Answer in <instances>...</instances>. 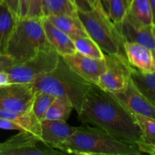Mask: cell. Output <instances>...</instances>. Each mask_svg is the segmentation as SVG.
I'll list each match as a JSON object with an SVG mask.
<instances>
[{
	"instance_id": "9a60e30c",
	"label": "cell",
	"mask_w": 155,
	"mask_h": 155,
	"mask_svg": "<svg viewBox=\"0 0 155 155\" xmlns=\"http://www.w3.org/2000/svg\"><path fill=\"white\" fill-rule=\"evenodd\" d=\"M42 24L48 45L52 47L59 55L62 57L77 52L74 40L66 33L51 24L45 17H43Z\"/></svg>"
},
{
	"instance_id": "4fadbf2b",
	"label": "cell",
	"mask_w": 155,
	"mask_h": 155,
	"mask_svg": "<svg viewBox=\"0 0 155 155\" xmlns=\"http://www.w3.org/2000/svg\"><path fill=\"white\" fill-rule=\"evenodd\" d=\"M77 129L67 124V121L43 120L41 121L40 141L44 145L58 150Z\"/></svg>"
},
{
	"instance_id": "5b68a950",
	"label": "cell",
	"mask_w": 155,
	"mask_h": 155,
	"mask_svg": "<svg viewBox=\"0 0 155 155\" xmlns=\"http://www.w3.org/2000/svg\"><path fill=\"white\" fill-rule=\"evenodd\" d=\"M77 15L89 37L98 44L104 54H121L126 56L124 39L101 4L91 11L78 10Z\"/></svg>"
},
{
	"instance_id": "1f68e13d",
	"label": "cell",
	"mask_w": 155,
	"mask_h": 155,
	"mask_svg": "<svg viewBox=\"0 0 155 155\" xmlns=\"http://www.w3.org/2000/svg\"><path fill=\"white\" fill-rule=\"evenodd\" d=\"M18 17V10H19V2L20 0H1Z\"/></svg>"
},
{
	"instance_id": "2e32d148",
	"label": "cell",
	"mask_w": 155,
	"mask_h": 155,
	"mask_svg": "<svg viewBox=\"0 0 155 155\" xmlns=\"http://www.w3.org/2000/svg\"><path fill=\"white\" fill-rule=\"evenodd\" d=\"M0 117L12 121L21 128V131L30 133L40 140L41 121L32 110L24 113H12L0 110Z\"/></svg>"
},
{
	"instance_id": "9c48e42d",
	"label": "cell",
	"mask_w": 155,
	"mask_h": 155,
	"mask_svg": "<svg viewBox=\"0 0 155 155\" xmlns=\"http://www.w3.org/2000/svg\"><path fill=\"white\" fill-rule=\"evenodd\" d=\"M41 141L24 131L12 136L0 143V155H54L63 154L52 148L39 145Z\"/></svg>"
},
{
	"instance_id": "44dd1931",
	"label": "cell",
	"mask_w": 155,
	"mask_h": 155,
	"mask_svg": "<svg viewBox=\"0 0 155 155\" xmlns=\"http://www.w3.org/2000/svg\"><path fill=\"white\" fill-rule=\"evenodd\" d=\"M77 8L71 0H42V14L49 15L77 16Z\"/></svg>"
},
{
	"instance_id": "52a82bcc",
	"label": "cell",
	"mask_w": 155,
	"mask_h": 155,
	"mask_svg": "<svg viewBox=\"0 0 155 155\" xmlns=\"http://www.w3.org/2000/svg\"><path fill=\"white\" fill-rule=\"evenodd\" d=\"M106 68L100 76L97 86L110 93L125 89L131 80L133 67L125 55L121 54H104Z\"/></svg>"
},
{
	"instance_id": "d6a6232c",
	"label": "cell",
	"mask_w": 155,
	"mask_h": 155,
	"mask_svg": "<svg viewBox=\"0 0 155 155\" xmlns=\"http://www.w3.org/2000/svg\"><path fill=\"white\" fill-rule=\"evenodd\" d=\"M14 64L13 60L9 57L8 54L0 53V65H4V66H9Z\"/></svg>"
},
{
	"instance_id": "f1b7e54d",
	"label": "cell",
	"mask_w": 155,
	"mask_h": 155,
	"mask_svg": "<svg viewBox=\"0 0 155 155\" xmlns=\"http://www.w3.org/2000/svg\"><path fill=\"white\" fill-rule=\"evenodd\" d=\"M0 129L5 130H18L21 131V128L17 124L9 120L0 117Z\"/></svg>"
},
{
	"instance_id": "6da1fadb",
	"label": "cell",
	"mask_w": 155,
	"mask_h": 155,
	"mask_svg": "<svg viewBox=\"0 0 155 155\" xmlns=\"http://www.w3.org/2000/svg\"><path fill=\"white\" fill-rule=\"evenodd\" d=\"M80 121L138 146L142 135L131 112L112 93L91 84L78 113Z\"/></svg>"
},
{
	"instance_id": "5bb4252c",
	"label": "cell",
	"mask_w": 155,
	"mask_h": 155,
	"mask_svg": "<svg viewBox=\"0 0 155 155\" xmlns=\"http://www.w3.org/2000/svg\"><path fill=\"white\" fill-rule=\"evenodd\" d=\"M126 58L130 64L142 73L155 71L152 50L136 42H124Z\"/></svg>"
},
{
	"instance_id": "d590c367",
	"label": "cell",
	"mask_w": 155,
	"mask_h": 155,
	"mask_svg": "<svg viewBox=\"0 0 155 155\" xmlns=\"http://www.w3.org/2000/svg\"><path fill=\"white\" fill-rule=\"evenodd\" d=\"M88 1L90 2V4L93 6V8H95L96 6H98V5L101 4L100 0H88Z\"/></svg>"
},
{
	"instance_id": "4dcf8cb0",
	"label": "cell",
	"mask_w": 155,
	"mask_h": 155,
	"mask_svg": "<svg viewBox=\"0 0 155 155\" xmlns=\"http://www.w3.org/2000/svg\"><path fill=\"white\" fill-rule=\"evenodd\" d=\"M30 0H20L18 18H25L27 16Z\"/></svg>"
},
{
	"instance_id": "277c9868",
	"label": "cell",
	"mask_w": 155,
	"mask_h": 155,
	"mask_svg": "<svg viewBox=\"0 0 155 155\" xmlns=\"http://www.w3.org/2000/svg\"><path fill=\"white\" fill-rule=\"evenodd\" d=\"M42 18H18L12 33L5 54L19 64L34 56L48 45L45 38Z\"/></svg>"
},
{
	"instance_id": "cb8c5ba5",
	"label": "cell",
	"mask_w": 155,
	"mask_h": 155,
	"mask_svg": "<svg viewBox=\"0 0 155 155\" xmlns=\"http://www.w3.org/2000/svg\"><path fill=\"white\" fill-rule=\"evenodd\" d=\"M131 114L142 132V137L140 142L155 143V119L133 112Z\"/></svg>"
},
{
	"instance_id": "7c38bea8",
	"label": "cell",
	"mask_w": 155,
	"mask_h": 155,
	"mask_svg": "<svg viewBox=\"0 0 155 155\" xmlns=\"http://www.w3.org/2000/svg\"><path fill=\"white\" fill-rule=\"evenodd\" d=\"M116 26L124 42H136L151 50L155 49L151 27H146L136 22L128 15Z\"/></svg>"
},
{
	"instance_id": "60d3db41",
	"label": "cell",
	"mask_w": 155,
	"mask_h": 155,
	"mask_svg": "<svg viewBox=\"0 0 155 155\" xmlns=\"http://www.w3.org/2000/svg\"><path fill=\"white\" fill-rule=\"evenodd\" d=\"M127 1H128V2H129V3H130V2H131V1H132V0H127Z\"/></svg>"
},
{
	"instance_id": "e0dca14e",
	"label": "cell",
	"mask_w": 155,
	"mask_h": 155,
	"mask_svg": "<svg viewBox=\"0 0 155 155\" xmlns=\"http://www.w3.org/2000/svg\"><path fill=\"white\" fill-rule=\"evenodd\" d=\"M51 24L66 33L73 40L83 36H88L87 32L77 16L49 15L45 17Z\"/></svg>"
},
{
	"instance_id": "603a6c76",
	"label": "cell",
	"mask_w": 155,
	"mask_h": 155,
	"mask_svg": "<svg viewBox=\"0 0 155 155\" xmlns=\"http://www.w3.org/2000/svg\"><path fill=\"white\" fill-rule=\"evenodd\" d=\"M77 52L92 58L104 59V53L91 37L83 36L74 40Z\"/></svg>"
},
{
	"instance_id": "83f0119b",
	"label": "cell",
	"mask_w": 155,
	"mask_h": 155,
	"mask_svg": "<svg viewBox=\"0 0 155 155\" xmlns=\"http://www.w3.org/2000/svg\"><path fill=\"white\" fill-rule=\"evenodd\" d=\"M138 148L141 152L143 154H148L155 155V143H149V142H139L138 144Z\"/></svg>"
},
{
	"instance_id": "b9f144b4",
	"label": "cell",
	"mask_w": 155,
	"mask_h": 155,
	"mask_svg": "<svg viewBox=\"0 0 155 155\" xmlns=\"http://www.w3.org/2000/svg\"></svg>"
},
{
	"instance_id": "7a4b0ae2",
	"label": "cell",
	"mask_w": 155,
	"mask_h": 155,
	"mask_svg": "<svg viewBox=\"0 0 155 155\" xmlns=\"http://www.w3.org/2000/svg\"><path fill=\"white\" fill-rule=\"evenodd\" d=\"M63 154L139 155L137 145L123 142L102 130L87 125L77 130L58 148Z\"/></svg>"
},
{
	"instance_id": "ba28073f",
	"label": "cell",
	"mask_w": 155,
	"mask_h": 155,
	"mask_svg": "<svg viewBox=\"0 0 155 155\" xmlns=\"http://www.w3.org/2000/svg\"><path fill=\"white\" fill-rule=\"evenodd\" d=\"M35 91L33 83H8L0 86V110L24 113L32 110Z\"/></svg>"
},
{
	"instance_id": "484cf974",
	"label": "cell",
	"mask_w": 155,
	"mask_h": 155,
	"mask_svg": "<svg viewBox=\"0 0 155 155\" xmlns=\"http://www.w3.org/2000/svg\"><path fill=\"white\" fill-rule=\"evenodd\" d=\"M129 6L127 0H107V14L114 24H119L125 18Z\"/></svg>"
},
{
	"instance_id": "8fae6325",
	"label": "cell",
	"mask_w": 155,
	"mask_h": 155,
	"mask_svg": "<svg viewBox=\"0 0 155 155\" xmlns=\"http://www.w3.org/2000/svg\"><path fill=\"white\" fill-rule=\"evenodd\" d=\"M112 94L130 112L155 119V104L139 92L131 80L125 89Z\"/></svg>"
},
{
	"instance_id": "d4e9b609",
	"label": "cell",
	"mask_w": 155,
	"mask_h": 155,
	"mask_svg": "<svg viewBox=\"0 0 155 155\" xmlns=\"http://www.w3.org/2000/svg\"><path fill=\"white\" fill-rule=\"evenodd\" d=\"M55 97L44 92H36L32 104V110L40 121L43 120L47 110Z\"/></svg>"
},
{
	"instance_id": "74e56055",
	"label": "cell",
	"mask_w": 155,
	"mask_h": 155,
	"mask_svg": "<svg viewBox=\"0 0 155 155\" xmlns=\"http://www.w3.org/2000/svg\"><path fill=\"white\" fill-rule=\"evenodd\" d=\"M151 30H152V34H153V37H154V45H155V24H153V25L151 26Z\"/></svg>"
},
{
	"instance_id": "f35d334b",
	"label": "cell",
	"mask_w": 155,
	"mask_h": 155,
	"mask_svg": "<svg viewBox=\"0 0 155 155\" xmlns=\"http://www.w3.org/2000/svg\"><path fill=\"white\" fill-rule=\"evenodd\" d=\"M152 54H153V59H154V63L155 66V49L152 50Z\"/></svg>"
},
{
	"instance_id": "d6986e66",
	"label": "cell",
	"mask_w": 155,
	"mask_h": 155,
	"mask_svg": "<svg viewBox=\"0 0 155 155\" xmlns=\"http://www.w3.org/2000/svg\"><path fill=\"white\" fill-rule=\"evenodd\" d=\"M130 77L139 92L155 104V71L145 74L132 68Z\"/></svg>"
},
{
	"instance_id": "ac0fdd59",
	"label": "cell",
	"mask_w": 155,
	"mask_h": 155,
	"mask_svg": "<svg viewBox=\"0 0 155 155\" xmlns=\"http://www.w3.org/2000/svg\"><path fill=\"white\" fill-rule=\"evenodd\" d=\"M18 18V15L0 0V53L5 54L8 42L15 29Z\"/></svg>"
},
{
	"instance_id": "ab89813d",
	"label": "cell",
	"mask_w": 155,
	"mask_h": 155,
	"mask_svg": "<svg viewBox=\"0 0 155 155\" xmlns=\"http://www.w3.org/2000/svg\"><path fill=\"white\" fill-rule=\"evenodd\" d=\"M8 66H4V65H0V71H2L5 68Z\"/></svg>"
},
{
	"instance_id": "30bf717a",
	"label": "cell",
	"mask_w": 155,
	"mask_h": 155,
	"mask_svg": "<svg viewBox=\"0 0 155 155\" xmlns=\"http://www.w3.org/2000/svg\"><path fill=\"white\" fill-rule=\"evenodd\" d=\"M61 58L74 73L90 84H98L100 76L105 71L104 58H92L77 51Z\"/></svg>"
},
{
	"instance_id": "e575fe53",
	"label": "cell",
	"mask_w": 155,
	"mask_h": 155,
	"mask_svg": "<svg viewBox=\"0 0 155 155\" xmlns=\"http://www.w3.org/2000/svg\"><path fill=\"white\" fill-rule=\"evenodd\" d=\"M150 3H151V9H152V14H153V22L155 24V0H149Z\"/></svg>"
},
{
	"instance_id": "4316f807",
	"label": "cell",
	"mask_w": 155,
	"mask_h": 155,
	"mask_svg": "<svg viewBox=\"0 0 155 155\" xmlns=\"http://www.w3.org/2000/svg\"><path fill=\"white\" fill-rule=\"evenodd\" d=\"M30 18H42V0H30L27 16Z\"/></svg>"
},
{
	"instance_id": "7402d4cb",
	"label": "cell",
	"mask_w": 155,
	"mask_h": 155,
	"mask_svg": "<svg viewBox=\"0 0 155 155\" xmlns=\"http://www.w3.org/2000/svg\"><path fill=\"white\" fill-rule=\"evenodd\" d=\"M74 110V106L70 99L66 97H58L47 110L44 120L67 121Z\"/></svg>"
},
{
	"instance_id": "3957f363",
	"label": "cell",
	"mask_w": 155,
	"mask_h": 155,
	"mask_svg": "<svg viewBox=\"0 0 155 155\" xmlns=\"http://www.w3.org/2000/svg\"><path fill=\"white\" fill-rule=\"evenodd\" d=\"M32 83L35 93L44 92L55 98H68L77 114L81 109L85 95L91 86L90 83L74 73L61 57L53 71L40 76Z\"/></svg>"
},
{
	"instance_id": "8992f818",
	"label": "cell",
	"mask_w": 155,
	"mask_h": 155,
	"mask_svg": "<svg viewBox=\"0 0 155 155\" xmlns=\"http://www.w3.org/2000/svg\"><path fill=\"white\" fill-rule=\"evenodd\" d=\"M61 56L48 45L28 60L6 67L2 71L8 74V83H31L57 67Z\"/></svg>"
},
{
	"instance_id": "8d00e7d4",
	"label": "cell",
	"mask_w": 155,
	"mask_h": 155,
	"mask_svg": "<svg viewBox=\"0 0 155 155\" xmlns=\"http://www.w3.org/2000/svg\"><path fill=\"white\" fill-rule=\"evenodd\" d=\"M101 3V5H102L103 8L105 10V12H107V0H100Z\"/></svg>"
},
{
	"instance_id": "ffe728a7",
	"label": "cell",
	"mask_w": 155,
	"mask_h": 155,
	"mask_svg": "<svg viewBox=\"0 0 155 155\" xmlns=\"http://www.w3.org/2000/svg\"><path fill=\"white\" fill-rule=\"evenodd\" d=\"M127 15L136 22L146 27H151L154 24L149 0H132Z\"/></svg>"
},
{
	"instance_id": "836d02e7",
	"label": "cell",
	"mask_w": 155,
	"mask_h": 155,
	"mask_svg": "<svg viewBox=\"0 0 155 155\" xmlns=\"http://www.w3.org/2000/svg\"><path fill=\"white\" fill-rule=\"evenodd\" d=\"M8 83V74L5 71H0V86Z\"/></svg>"
},
{
	"instance_id": "f546056e",
	"label": "cell",
	"mask_w": 155,
	"mask_h": 155,
	"mask_svg": "<svg viewBox=\"0 0 155 155\" xmlns=\"http://www.w3.org/2000/svg\"><path fill=\"white\" fill-rule=\"evenodd\" d=\"M71 1L74 3L79 11L87 12V11H91L94 8L93 6L90 4L88 0H71Z\"/></svg>"
}]
</instances>
